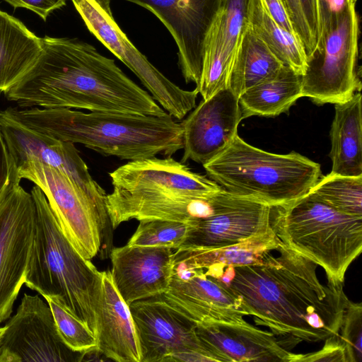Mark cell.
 Returning a JSON list of instances; mask_svg holds the SVG:
<instances>
[{
    "label": "cell",
    "instance_id": "6da1fadb",
    "mask_svg": "<svg viewBox=\"0 0 362 362\" xmlns=\"http://www.w3.org/2000/svg\"><path fill=\"white\" fill-rule=\"evenodd\" d=\"M275 250L278 256L269 252L260 264L233 267L225 286L245 315L294 346L338 334L349 301L344 283H321L318 264L281 240Z\"/></svg>",
    "mask_w": 362,
    "mask_h": 362
},
{
    "label": "cell",
    "instance_id": "7a4b0ae2",
    "mask_svg": "<svg viewBox=\"0 0 362 362\" xmlns=\"http://www.w3.org/2000/svg\"><path fill=\"white\" fill-rule=\"evenodd\" d=\"M32 67L4 91L21 107L76 108L163 116L168 114L114 59L77 38H41Z\"/></svg>",
    "mask_w": 362,
    "mask_h": 362
},
{
    "label": "cell",
    "instance_id": "3957f363",
    "mask_svg": "<svg viewBox=\"0 0 362 362\" xmlns=\"http://www.w3.org/2000/svg\"><path fill=\"white\" fill-rule=\"evenodd\" d=\"M1 112L37 132L122 160H136L159 154L170 156L183 148L182 124L169 114L86 113L66 107H8Z\"/></svg>",
    "mask_w": 362,
    "mask_h": 362
},
{
    "label": "cell",
    "instance_id": "277c9868",
    "mask_svg": "<svg viewBox=\"0 0 362 362\" xmlns=\"http://www.w3.org/2000/svg\"><path fill=\"white\" fill-rule=\"evenodd\" d=\"M30 194L36 223L25 284L43 297L59 296L95 334L100 272L64 235L41 189L35 185Z\"/></svg>",
    "mask_w": 362,
    "mask_h": 362
},
{
    "label": "cell",
    "instance_id": "5b68a950",
    "mask_svg": "<svg viewBox=\"0 0 362 362\" xmlns=\"http://www.w3.org/2000/svg\"><path fill=\"white\" fill-rule=\"evenodd\" d=\"M210 179L233 194L273 207L283 206L306 194L321 177L320 164L292 151L267 152L236 134L216 156L203 165Z\"/></svg>",
    "mask_w": 362,
    "mask_h": 362
},
{
    "label": "cell",
    "instance_id": "8992f818",
    "mask_svg": "<svg viewBox=\"0 0 362 362\" xmlns=\"http://www.w3.org/2000/svg\"><path fill=\"white\" fill-rule=\"evenodd\" d=\"M273 228L281 242L322 267L334 282L344 283L362 250V216L339 212L310 191L275 207Z\"/></svg>",
    "mask_w": 362,
    "mask_h": 362
},
{
    "label": "cell",
    "instance_id": "52a82bcc",
    "mask_svg": "<svg viewBox=\"0 0 362 362\" xmlns=\"http://www.w3.org/2000/svg\"><path fill=\"white\" fill-rule=\"evenodd\" d=\"M16 168L20 180H30L41 189L64 235L82 257L90 260L99 253L110 255L113 228L105 206L64 173L33 158Z\"/></svg>",
    "mask_w": 362,
    "mask_h": 362
},
{
    "label": "cell",
    "instance_id": "ba28073f",
    "mask_svg": "<svg viewBox=\"0 0 362 362\" xmlns=\"http://www.w3.org/2000/svg\"><path fill=\"white\" fill-rule=\"evenodd\" d=\"M356 4L348 0L308 57L306 69L301 76L302 97L317 105L344 103L361 90L360 30Z\"/></svg>",
    "mask_w": 362,
    "mask_h": 362
},
{
    "label": "cell",
    "instance_id": "9c48e42d",
    "mask_svg": "<svg viewBox=\"0 0 362 362\" xmlns=\"http://www.w3.org/2000/svg\"><path fill=\"white\" fill-rule=\"evenodd\" d=\"M88 30L141 81L170 116L181 119L196 107L199 91L184 90L158 70L117 23L111 0H71Z\"/></svg>",
    "mask_w": 362,
    "mask_h": 362
},
{
    "label": "cell",
    "instance_id": "30bf717a",
    "mask_svg": "<svg viewBox=\"0 0 362 362\" xmlns=\"http://www.w3.org/2000/svg\"><path fill=\"white\" fill-rule=\"evenodd\" d=\"M129 308L141 362L214 361L197 336V324L159 296L135 301Z\"/></svg>",
    "mask_w": 362,
    "mask_h": 362
},
{
    "label": "cell",
    "instance_id": "8fae6325",
    "mask_svg": "<svg viewBox=\"0 0 362 362\" xmlns=\"http://www.w3.org/2000/svg\"><path fill=\"white\" fill-rule=\"evenodd\" d=\"M20 182L11 183L0 204V324L25 284L35 233V204Z\"/></svg>",
    "mask_w": 362,
    "mask_h": 362
},
{
    "label": "cell",
    "instance_id": "7c38bea8",
    "mask_svg": "<svg viewBox=\"0 0 362 362\" xmlns=\"http://www.w3.org/2000/svg\"><path fill=\"white\" fill-rule=\"evenodd\" d=\"M0 362H76L83 354L62 341L49 305L38 295L24 293L16 313L5 325Z\"/></svg>",
    "mask_w": 362,
    "mask_h": 362
},
{
    "label": "cell",
    "instance_id": "4fadbf2b",
    "mask_svg": "<svg viewBox=\"0 0 362 362\" xmlns=\"http://www.w3.org/2000/svg\"><path fill=\"white\" fill-rule=\"evenodd\" d=\"M153 13L168 30L178 49V64L186 83L198 86L204 45L222 0H124Z\"/></svg>",
    "mask_w": 362,
    "mask_h": 362
},
{
    "label": "cell",
    "instance_id": "5bb4252c",
    "mask_svg": "<svg viewBox=\"0 0 362 362\" xmlns=\"http://www.w3.org/2000/svg\"><path fill=\"white\" fill-rule=\"evenodd\" d=\"M2 134L16 168L33 158L66 174L94 201L105 206L107 194L91 177L74 143L37 132L0 112Z\"/></svg>",
    "mask_w": 362,
    "mask_h": 362
},
{
    "label": "cell",
    "instance_id": "9a60e30c",
    "mask_svg": "<svg viewBox=\"0 0 362 362\" xmlns=\"http://www.w3.org/2000/svg\"><path fill=\"white\" fill-rule=\"evenodd\" d=\"M115 195L182 194L207 197L223 188L170 156L132 160L110 174Z\"/></svg>",
    "mask_w": 362,
    "mask_h": 362
},
{
    "label": "cell",
    "instance_id": "2e32d148",
    "mask_svg": "<svg viewBox=\"0 0 362 362\" xmlns=\"http://www.w3.org/2000/svg\"><path fill=\"white\" fill-rule=\"evenodd\" d=\"M274 216L275 207L229 193L215 214L188 222L182 246L216 249L240 243L274 230Z\"/></svg>",
    "mask_w": 362,
    "mask_h": 362
},
{
    "label": "cell",
    "instance_id": "e0dca14e",
    "mask_svg": "<svg viewBox=\"0 0 362 362\" xmlns=\"http://www.w3.org/2000/svg\"><path fill=\"white\" fill-rule=\"evenodd\" d=\"M168 305L196 324L245 325L246 316L238 298L225 285L207 276L202 269L174 265L167 290L158 296Z\"/></svg>",
    "mask_w": 362,
    "mask_h": 362
},
{
    "label": "cell",
    "instance_id": "ac0fdd59",
    "mask_svg": "<svg viewBox=\"0 0 362 362\" xmlns=\"http://www.w3.org/2000/svg\"><path fill=\"white\" fill-rule=\"evenodd\" d=\"M181 122L184 153L182 163L204 165L220 153L238 134L243 119L238 98L228 88L202 100Z\"/></svg>",
    "mask_w": 362,
    "mask_h": 362
},
{
    "label": "cell",
    "instance_id": "d6986e66",
    "mask_svg": "<svg viewBox=\"0 0 362 362\" xmlns=\"http://www.w3.org/2000/svg\"><path fill=\"white\" fill-rule=\"evenodd\" d=\"M195 332L214 361L298 362L301 356L287 339L248 322L197 324Z\"/></svg>",
    "mask_w": 362,
    "mask_h": 362
},
{
    "label": "cell",
    "instance_id": "ffe728a7",
    "mask_svg": "<svg viewBox=\"0 0 362 362\" xmlns=\"http://www.w3.org/2000/svg\"><path fill=\"white\" fill-rule=\"evenodd\" d=\"M249 0H222L207 32L199 83L204 100L227 88L231 69L248 26Z\"/></svg>",
    "mask_w": 362,
    "mask_h": 362
},
{
    "label": "cell",
    "instance_id": "44dd1931",
    "mask_svg": "<svg viewBox=\"0 0 362 362\" xmlns=\"http://www.w3.org/2000/svg\"><path fill=\"white\" fill-rule=\"evenodd\" d=\"M110 257L113 283L128 306L158 296L168 288L173 274V249L126 245L112 248Z\"/></svg>",
    "mask_w": 362,
    "mask_h": 362
},
{
    "label": "cell",
    "instance_id": "7402d4cb",
    "mask_svg": "<svg viewBox=\"0 0 362 362\" xmlns=\"http://www.w3.org/2000/svg\"><path fill=\"white\" fill-rule=\"evenodd\" d=\"M95 350L117 362H141L137 334L130 310L109 271L100 272L95 308Z\"/></svg>",
    "mask_w": 362,
    "mask_h": 362
},
{
    "label": "cell",
    "instance_id": "603a6c76",
    "mask_svg": "<svg viewBox=\"0 0 362 362\" xmlns=\"http://www.w3.org/2000/svg\"><path fill=\"white\" fill-rule=\"evenodd\" d=\"M360 92L346 102L334 105L329 136L331 173L362 176V113Z\"/></svg>",
    "mask_w": 362,
    "mask_h": 362
},
{
    "label": "cell",
    "instance_id": "cb8c5ba5",
    "mask_svg": "<svg viewBox=\"0 0 362 362\" xmlns=\"http://www.w3.org/2000/svg\"><path fill=\"white\" fill-rule=\"evenodd\" d=\"M42 51L41 38L18 19L0 10V90L14 85Z\"/></svg>",
    "mask_w": 362,
    "mask_h": 362
},
{
    "label": "cell",
    "instance_id": "d4e9b609",
    "mask_svg": "<svg viewBox=\"0 0 362 362\" xmlns=\"http://www.w3.org/2000/svg\"><path fill=\"white\" fill-rule=\"evenodd\" d=\"M279 238L274 230L240 243L216 249L181 246L174 252V265L185 269H204L221 264L240 267L260 264L266 254L275 250Z\"/></svg>",
    "mask_w": 362,
    "mask_h": 362
},
{
    "label": "cell",
    "instance_id": "484cf974",
    "mask_svg": "<svg viewBox=\"0 0 362 362\" xmlns=\"http://www.w3.org/2000/svg\"><path fill=\"white\" fill-rule=\"evenodd\" d=\"M301 90V75L284 66L275 75L238 97L242 117H276L286 112L302 97Z\"/></svg>",
    "mask_w": 362,
    "mask_h": 362
},
{
    "label": "cell",
    "instance_id": "4316f807",
    "mask_svg": "<svg viewBox=\"0 0 362 362\" xmlns=\"http://www.w3.org/2000/svg\"><path fill=\"white\" fill-rule=\"evenodd\" d=\"M284 66L248 25L231 69L228 88L238 98L248 88L275 75Z\"/></svg>",
    "mask_w": 362,
    "mask_h": 362
},
{
    "label": "cell",
    "instance_id": "83f0119b",
    "mask_svg": "<svg viewBox=\"0 0 362 362\" xmlns=\"http://www.w3.org/2000/svg\"><path fill=\"white\" fill-rule=\"evenodd\" d=\"M247 19L250 28L284 65L303 76L308 57L300 40L279 25L260 0H249Z\"/></svg>",
    "mask_w": 362,
    "mask_h": 362
},
{
    "label": "cell",
    "instance_id": "f1b7e54d",
    "mask_svg": "<svg viewBox=\"0 0 362 362\" xmlns=\"http://www.w3.org/2000/svg\"><path fill=\"white\" fill-rule=\"evenodd\" d=\"M310 192L339 212L362 216V176L330 173L320 178Z\"/></svg>",
    "mask_w": 362,
    "mask_h": 362
},
{
    "label": "cell",
    "instance_id": "f546056e",
    "mask_svg": "<svg viewBox=\"0 0 362 362\" xmlns=\"http://www.w3.org/2000/svg\"><path fill=\"white\" fill-rule=\"evenodd\" d=\"M44 298L52 310L61 339L71 350L84 354L95 349L94 333L69 309L59 296Z\"/></svg>",
    "mask_w": 362,
    "mask_h": 362
},
{
    "label": "cell",
    "instance_id": "4dcf8cb0",
    "mask_svg": "<svg viewBox=\"0 0 362 362\" xmlns=\"http://www.w3.org/2000/svg\"><path fill=\"white\" fill-rule=\"evenodd\" d=\"M127 243L128 246L168 247L177 249L187 238L188 223L161 220L144 219Z\"/></svg>",
    "mask_w": 362,
    "mask_h": 362
},
{
    "label": "cell",
    "instance_id": "1f68e13d",
    "mask_svg": "<svg viewBox=\"0 0 362 362\" xmlns=\"http://www.w3.org/2000/svg\"><path fill=\"white\" fill-rule=\"evenodd\" d=\"M341 338L346 344L355 362L362 358V304L349 300L340 327Z\"/></svg>",
    "mask_w": 362,
    "mask_h": 362
},
{
    "label": "cell",
    "instance_id": "d6a6232c",
    "mask_svg": "<svg viewBox=\"0 0 362 362\" xmlns=\"http://www.w3.org/2000/svg\"><path fill=\"white\" fill-rule=\"evenodd\" d=\"M322 348L317 351L301 354L298 362H355L346 344L339 334L329 336Z\"/></svg>",
    "mask_w": 362,
    "mask_h": 362
},
{
    "label": "cell",
    "instance_id": "836d02e7",
    "mask_svg": "<svg viewBox=\"0 0 362 362\" xmlns=\"http://www.w3.org/2000/svg\"><path fill=\"white\" fill-rule=\"evenodd\" d=\"M295 33L302 42L309 57L317 48L316 40L308 26L300 0H282Z\"/></svg>",
    "mask_w": 362,
    "mask_h": 362
},
{
    "label": "cell",
    "instance_id": "e575fe53",
    "mask_svg": "<svg viewBox=\"0 0 362 362\" xmlns=\"http://www.w3.org/2000/svg\"><path fill=\"white\" fill-rule=\"evenodd\" d=\"M16 179H19L16 168L8 151L0 126V204Z\"/></svg>",
    "mask_w": 362,
    "mask_h": 362
},
{
    "label": "cell",
    "instance_id": "d590c367",
    "mask_svg": "<svg viewBox=\"0 0 362 362\" xmlns=\"http://www.w3.org/2000/svg\"><path fill=\"white\" fill-rule=\"evenodd\" d=\"M15 8L29 9L45 21L48 16L54 10L66 5V0H4Z\"/></svg>",
    "mask_w": 362,
    "mask_h": 362
},
{
    "label": "cell",
    "instance_id": "8d00e7d4",
    "mask_svg": "<svg viewBox=\"0 0 362 362\" xmlns=\"http://www.w3.org/2000/svg\"><path fill=\"white\" fill-rule=\"evenodd\" d=\"M347 1L348 0H319L321 26L320 37L342 11Z\"/></svg>",
    "mask_w": 362,
    "mask_h": 362
},
{
    "label": "cell",
    "instance_id": "74e56055",
    "mask_svg": "<svg viewBox=\"0 0 362 362\" xmlns=\"http://www.w3.org/2000/svg\"><path fill=\"white\" fill-rule=\"evenodd\" d=\"M260 1L265 10L279 25L296 35L282 0Z\"/></svg>",
    "mask_w": 362,
    "mask_h": 362
},
{
    "label": "cell",
    "instance_id": "f35d334b",
    "mask_svg": "<svg viewBox=\"0 0 362 362\" xmlns=\"http://www.w3.org/2000/svg\"><path fill=\"white\" fill-rule=\"evenodd\" d=\"M300 2L317 46L321 31L319 0H300Z\"/></svg>",
    "mask_w": 362,
    "mask_h": 362
},
{
    "label": "cell",
    "instance_id": "ab89813d",
    "mask_svg": "<svg viewBox=\"0 0 362 362\" xmlns=\"http://www.w3.org/2000/svg\"><path fill=\"white\" fill-rule=\"evenodd\" d=\"M6 330V327H0V343H1V338L3 337V334L4 333Z\"/></svg>",
    "mask_w": 362,
    "mask_h": 362
},
{
    "label": "cell",
    "instance_id": "60d3db41",
    "mask_svg": "<svg viewBox=\"0 0 362 362\" xmlns=\"http://www.w3.org/2000/svg\"><path fill=\"white\" fill-rule=\"evenodd\" d=\"M351 1L356 3L358 0H351Z\"/></svg>",
    "mask_w": 362,
    "mask_h": 362
}]
</instances>
